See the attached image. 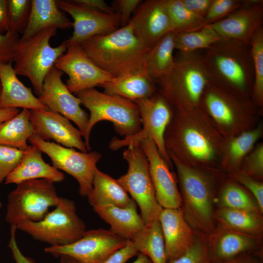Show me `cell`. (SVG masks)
I'll use <instances>...</instances> for the list:
<instances>
[{
  "label": "cell",
  "mask_w": 263,
  "mask_h": 263,
  "mask_svg": "<svg viewBox=\"0 0 263 263\" xmlns=\"http://www.w3.org/2000/svg\"><path fill=\"white\" fill-rule=\"evenodd\" d=\"M210 80L203 64L201 51L179 53L169 73L157 83L159 92L173 109L200 107Z\"/></svg>",
  "instance_id": "cell-4"
},
{
  "label": "cell",
  "mask_w": 263,
  "mask_h": 263,
  "mask_svg": "<svg viewBox=\"0 0 263 263\" xmlns=\"http://www.w3.org/2000/svg\"><path fill=\"white\" fill-rule=\"evenodd\" d=\"M79 45L97 66L114 77L145 69L151 50L135 37L130 23L110 34L88 38Z\"/></svg>",
  "instance_id": "cell-2"
},
{
  "label": "cell",
  "mask_w": 263,
  "mask_h": 263,
  "mask_svg": "<svg viewBox=\"0 0 263 263\" xmlns=\"http://www.w3.org/2000/svg\"><path fill=\"white\" fill-rule=\"evenodd\" d=\"M236 180L241 183L252 194L260 210L263 212V184L255 179L247 175L244 172H236L234 174Z\"/></svg>",
  "instance_id": "cell-45"
},
{
  "label": "cell",
  "mask_w": 263,
  "mask_h": 263,
  "mask_svg": "<svg viewBox=\"0 0 263 263\" xmlns=\"http://www.w3.org/2000/svg\"><path fill=\"white\" fill-rule=\"evenodd\" d=\"M10 30L23 33L31 7L30 0H7Z\"/></svg>",
  "instance_id": "cell-39"
},
{
  "label": "cell",
  "mask_w": 263,
  "mask_h": 263,
  "mask_svg": "<svg viewBox=\"0 0 263 263\" xmlns=\"http://www.w3.org/2000/svg\"><path fill=\"white\" fill-rule=\"evenodd\" d=\"M1 206H2V204H1V203L0 202V207H1Z\"/></svg>",
  "instance_id": "cell-57"
},
{
  "label": "cell",
  "mask_w": 263,
  "mask_h": 263,
  "mask_svg": "<svg viewBox=\"0 0 263 263\" xmlns=\"http://www.w3.org/2000/svg\"><path fill=\"white\" fill-rule=\"evenodd\" d=\"M17 229L16 226H11L10 238L8 244L16 263H36L33 259L24 255L19 248L16 239Z\"/></svg>",
  "instance_id": "cell-48"
},
{
  "label": "cell",
  "mask_w": 263,
  "mask_h": 263,
  "mask_svg": "<svg viewBox=\"0 0 263 263\" xmlns=\"http://www.w3.org/2000/svg\"><path fill=\"white\" fill-rule=\"evenodd\" d=\"M73 22L58 6L56 0H31L29 16L20 39L31 38L51 27L60 29L73 27Z\"/></svg>",
  "instance_id": "cell-25"
},
{
  "label": "cell",
  "mask_w": 263,
  "mask_h": 263,
  "mask_svg": "<svg viewBox=\"0 0 263 263\" xmlns=\"http://www.w3.org/2000/svg\"><path fill=\"white\" fill-rule=\"evenodd\" d=\"M34 239L50 244L65 245L80 238L86 231L73 201L60 197L59 203L40 221H25L17 226Z\"/></svg>",
  "instance_id": "cell-8"
},
{
  "label": "cell",
  "mask_w": 263,
  "mask_h": 263,
  "mask_svg": "<svg viewBox=\"0 0 263 263\" xmlns=\"http://www.w3.org/2000/svg\"><path fill=\"white\" fill-rule=\"evenodd\" d=\"M123 156L128 164V169L117 180L139 206L145 225H150L158 220L163 208L156 199L148 159L140 143L128 146Z\"/></svg>",
  "instance_id": "cell-10"
},
{
  "label": "cell",
  "mask_w": 263,
  "mask_h": 263,
  "mask_svg": "<svg viewBox=\"0 0 263 263\" xmlns=\"http://www.w3.org/2000/svg\"><path fill=\"white\" fill-rule=\"evenodd\" d=\"M129 23L135 37L150 49L172 31L166 0L142 1Z\"/></svg>",
  "instance_id": "cell-18"
},
{
  "label": "cell",
  "mask_w": 263,
  "mask_h": 263,
  "mask_svg": "<svg viewBox=\"0 0 263 263\" xmlns=\"http://www.w3.org/2000/svg\"><path fill=\"white\" fill-rule=\"evenodd\" d=\"M57 30L48 28L28 38H19L16 50L14 69L17 75L29 79L38 96L41 93L46 75L69 45L66 39L58 46H51L50 39L56 35Z\"/></svg>",
  "instance_id": "cell-6"
},
{
  "label": "cell",
  "mask_w": 263,
  "mask_h": 263,
  "mask_svg": "<svg viewBox=\"0 0 263 263\" xmlns=\"http://www.w3.org/2000/svg\"><path fill=\"white\" fill-rule=\"evenodd\" d=\"M255 104L250 98L225 90L210 81L202 97L200 107L222 127H234L238 119L253 113Z\"/></svg>",
  "instance_id": "cell-15"
},
{
  "label": "cell",
  "mask_w": 263,
  "mask_h": 263,
  "mask_svg": "<svg viewBox=\"0 0 263 263\" xmlns=\"http://www.w3.org/2000/svg\"><path fill=\"white\" fill-rule=\"evenodd\" d=\"M261 128L245 131L232 139L228 143L225 161L231 167L240 164L252 149L261 135Z\"/></svg>",
  "instance_id": "cell-37"
},
{
  "label": "cell",
  "mask_w": 263,
  "mask_h": 263,
  "mask_svg": "<svg viewBox=\"0 0 263 263\" xmlns=\"http://www.w3.org/2000/svg\"><path fill=\"white\" fill-rule=\"evenodd\" d=\"M250 44L254 70L252 100L255 105L262 107L263 104V27L254 34Z\"/></svg>",
  "instance_id": "cell-36"
},
{
  "label": "cell",
  "mask_w": 263,
  "mask_h": 263,
  "mask_svg": "<svg viewBox=\"0 0 263 263\" xmlns=\"http://www.w3.org/2000/svg\"><path fill=\"white\" fill-rule=\"evenodd\" d=\"M214 217L225 228L256 236L263 231L260 212L220 207L215 212Z\"/></svg>",
  "instance_id": "cell-30"
},
{
  "label": "cell",
  "mask_w": 263,
  "mask_h": 263,
  "mask_svg": "<svg viewBox=\"0 0 263 263\" xmlns=\"http://www.w3.org/2000/svg\"><path fill=\"white\" fill-rule=\"evenodd\" d=\"M212 261L208 242L195 237L192 245L182 255L168 263H210Z\"/></svg>",
  "instance_id": "cell-40"
},
{
  "label": "cell",
  "mask_w": 263,
  "mask_h": 263,
  "mask_svg": "<svg viewBox=\"0 0 263 263\" xmlns=\"http://www.w3.org/2000/svg\"><path fill=\"white\" fill-rule=\"evenodd\" d=\"M185 6L193 13L205 18L212 0H182Z\"/></svg>",
  "instance_id": "cell-49"
},
{
  "label": "cell",
  "mask_w": 263,
  "mask_h": 263,
  "mask_svg": "<svg viewBox=\"0 0 263 263\" xmlns=\"http://www.w3.org/2000/svg\"><path fill=\"white\" fill-rule=\"evenodd\" d=\"M59 8L73 18L74 31L69 43L80 44L92 37L110 34L118 29L120 17L78 4L71 0H56Z\"/></svg>",
  "instance_id": "cell-16"
},
{
  "label": "cell",
  "mask_w": 263,
  "mask_h": 263,
  "mask_svg": "<svg viewBox=\"0 0 263 263\" xmlns=\"http://www.w3.org/2000/svg\"><path fill=\"white\" fill-rule=\"evenodd\" d=\"M210 81L218 86L250 98L254 81L250 44L221 39L201 51Z\"/></svg>",
  "instance_id": "cell-1"
},
{
  "label": "cell",
  "mask_w": 263,
  "mask_h": 263,
  "mask_svg": "<svg viewBox=\"0 0 263 263\" xmlns=\"http://www.w3.org/2000/svg\"><path fill=\"white\" fill-rule=\"evenodd\" d=\"M29 120L34 134L42 140H53L62 146L88 151L82 132L61 114L49 110H31Z\"/></svg>",
  "instance_id": "cell-20"
},
{
  "label": "cell",
  "mask_w": 263,
  "mask_h": 263,
  "mask_svg": "<svg viewBox=\"0 0 263 263\" xmlns=\"http://www.w3.org/2000/svg\"><path fill=\"white\" fill-rule=\"evenodd\" d=\"M244 172L254 178H261L263 175V145L261 144L245 159Z\"/></svg>",
  "instance_id": "cell-44"
},
{
  "label": "cell",
  "mask_w": 263,
  "mask_h": 263,
  "mask_svg": "<svg viewBox=\"0 0 263 263\" xmlns=\"http://www.w3.org/2000/svg\"><path fill=\"white\" fill-rule=\"evenodd\" d=\"M169 158L176 168L185 219L191 226L210 234L214 230V211L209 181L193 167L172 155Z\"/></svg>",
  "instance_id": "cell-7"
},
{
  "label": "cell",
  "mask_w": 263,
  "mask_h": 263,
  "mask_svg": "<svg viewBox=\"0 0 263 263\" xmlns=\"http://www.w3.org/2000/svg\"><path fill=\"white\" fill-rule=\"evenodd\" d=\"M155 82L145 69L113 77L100 87L104 93L134 101L147 98L156 93Z\"/></svg>",
  "instance_id": "cell-27"
},
{
  "label": "cell",
  "mask_w": 263,
  "mask_h": 263,
  "mask_svg": "<svg viewBox=\"0 0 263 263\" xmlns=\"http://www.w3.org/2000/svg\"><path fill=\"white\" fill-rule=\"evenodd\" d=\"M172 31L174 33L199 30L206 24L205 18L188 9L182 0H166Z\"/></svg>",
  "instance_id": "cell-35"
},
{
  "label": "cell",
  "mask_w": 263,
  "mask_h": 263,
  "mask_svg": "<svg viewBox=\"0 0 263 263\" xmlns=\"http://www.w3.org/2000/svg\"><path fill=\"white\" fill-rule=\"evenodd\" d=\"M60 257L59 263H77L74 259L68 256H61Z\"/></svg>",
  "instance_id": "cell-55"
},
{
  "label": "cell",
  "mask_w": 263,
  "mask_h": 263,
  "mask_svg": "<svg viewBox=\"0 0 263 263\" xmlns=\"http://www.w3.org/2000/svg\"><path fill=\"white\" fill-rule=\"evenodd\" d=\"M10 30L7 0H0V34Z\"/></svg>",
  "instance_id": "cell-51"
},
{
  "label": "cell",
  "mask_w": 263,
  "mask_h": 263,
  "mask_svg": "<svg viewBox=\"0 0 263 263\" xmlns=\"http://www.w3.org/2000/svg\"><path fill=\"white\" fill-rule=\"evenodd\" d=\"M0 80L1 93L0 108H19L49 110L35 96L32 89L19 80L12 62L0 63Z\"/></svg>",
  "instance_id": "cell-23"
},
{
  "label": "cell",
  "mask_w": 263,
  "mask_h": 263,
  "mask_svg": "<svg viewBox=\"0 0 263 263\" xmlns=\"http://www.w3.org/2000/svg\"><path fill=\"white\" fill-rule=\"evenodd\" d=\"M137 106L142 122L141 130L136 134L123 139L113 138L110 148L116 150L124 146L138 144L147 138L155 144L162 157L170 167L171 160L166 150L164 135L173 113V109L159 92L153 95L133 101Z\"/></svg>",
  "instance_id": "cell-11"
},
{
  "label": "cell",
  "mask_w": 263,
  "mask_h": 263,
  "mask_svg": "<svg viewBox=\"0 0 263 263\" xmlns=\"http://www.w3.org/2000/svg\"><path fill=\"white\" fill-rule=\"evenodd\" d=\"M63 74L54 66L44 79L42 92L38 98L49 111L73 121L82 135L87 128L89 116L81 108L79 99L70 92L63 82Z\"/></svg>",
  "instance_id": "cell-17"
},
{
  "label": "cell",
  "mask_w": 263,
  "mask_h": 263,
  "mask_svg": "<svg viewBox=\"0 0 263 263\" xmlns=\"http://www.w3.org/2000/svg\"><path fill=\"white\" fill-rule=\"evenodd\" d=\"M41 151L29 145L19 165L5 179V184H19L23 181L45 179L54 183L62 181L65 176L60 170L46 163Z\"/></svg>",
  "instance_id": "cell-26"
},
{
  "label": "cell",
  "mask_w": 263,
  "mask_h": 263,
  "mask_svg": "<svg viewBox=\"0 0 263 263\" xmlns=\"http://www.w3.org/2000/svg\"><path fill=\"white\" fill-rule=\"evenodd\" d=\"M19 112V108H0V123L12 118Z\"/></svg>",
  "instance_id": "cell-53"
},
{
  "label": "cell",
  "mask_w": 263,
  "mask_h": 263,
  "mask_svg": "<svg viewBox=\"0 0 263 263\" xmlns=\"http://www.w3.org/2000/svg\"><path fill=\"white\" fill-rule=\"evenodd\" d=\"M222 39L209 24L193 31L175 33V49L189 53L207 49Z\"/></svg>",
  "instance_id": "cell-34"
},
{
  "label": "cell",
  "mask_w": 263,
  "mask_h": 263,
  "mask_svg": "<svg viewBox=\"0 0 263 263\" xmlns=\"http://www.w3.org/2000/svg\"><path fill=\"white\" fill-rule=\"evenodd\" d=\"M1 84L0 80V96H1Z\"/></svg>",
  "instance_id": "cell-56"
},
{
  "label": "cell",
  "mask_w": 263,
  "mask_h": 263,
  "mask_svg": "<svg viewBox=\"0 0 263 263\" xmlns=\"http://www.w3.org/2000/svg\"><path fill=\"white\" fill-rule=\"evenodd\" d=\"M131 241L138 252L147 256L151 263H168L164 236L158 220L146 225Z\"/></svg>",
  "instance_id": "cell-32"
},
{
  "label": "cell",
  "mask_w": 263,
  "mask_h": 263,
  "mask_svg": "<svg viewBox=\"0 0 263 263\" xmlns=\"http://www.w3.org/2000/svg\"><path fill=\"white\" fill-rule=\"evenodd\" d=\"M54 66L68 75L66 85L74 94L100 87L114 77L97 66L77 43H69L66 51Z\"/></svg>",
  "instance_id": "cell-14"
},
{
  "label": "cell",
  "mask_w": 263,
  "mask_h": 263,
  "mask_svg": "<svg viewBox=\"0 0 263 263\" xmlns=\"http://www.w3.org/2000/svg\"><path fill=\"white\" fill-rule=\"evenodd\" d=\"M72 2L85 6L96 10L107 13H114L116 12L113 6H109L103 0H71Z\"/></svg>",
  "instance_id": "cell-50"
},
{
  "label": "cell",
  "mask_w": 263,
  "mask_h": 263,
  "mask_svg": "<svg viewBox=\"0 0 263 263\" xmlns=\"http://www.w3.org/2000/svg\"><path fill=\"white\" fill-rule=\"evenodd\" d=\"M87 197L93 207L107 206L124 207L133 201L117 180L97 168L92 188Z\"/></svg>",
  "instance_id": "cell-29"
},
{
  "label": "cell",
  "mask_w": 263,
  "mask_h": 263,
  "mask_svg": "<svg viewBox=\"0 0 263 263\" xmlns=\"http://www.w3.org/2000/svg\"><path fill=\"white\" fill-rule=\"evenodd\" d=\"M208 244L212 261L233 258L256 249L258 236L245 234L221 227L210 233Z\"/></svg>",
  "instance_id": "cell-24"
},
{
  "label": "cell",
  "mask_w": 263,
  "mask_h": 263,
  "mask_svg": "<svg viewBox=\"0 0 263 263\" xmlns=\"http://www.w3.org/2000/svg\"><path fill=\"white\" fill-rule=\"evenodd\" d=\"M243 0H212L205 17L206 24H211L225 18L241 7Z\"/></svg>",
  "instance_id": "cell-42"
},
{
  "label": "cell",
  "mask_w": 263,
  "mask_h": 263,
  "mask_svg": "<svg viewBox=\"0 0 263 263\" xmlns=\"http://www.w3.org/2000/svg\"><path fill=\"white\" fill-rule=\"evenodd\" d=\"M142 0H117L113 2V8L118 11V13L120 17V25L122 27L127 25L131 19L132 13H134Z\"/></svg>",
  "instance_id": "cell-46"
},
{
  "label": "cell",
  "mask_w": 263,
  "mask_h": 263,
  "mask_svg": "<svg viewBox=\"0 0 263 263\" xmlns=\"http://www.w3.org/2000/svg\"><path fill=\"white\" fill-rule=\"evenodd\" d=\"M25 150L0 145V184L20 163Z\"/></svg>",
  "instance_id": "cell-41"
},
{
  "label": "cell",
  "mask_w": 263,
  "mask_h": 263,
  "mask_svg": "<svg viewBox=\"0 0 263 263\" xmlns=\"http://www.w3.org/2000/svg\"><path fill=\"white\" fill-rule=\"evenodd\" d=\"M54 183L47 179H39L18 184L8 195L6 222L17 227L26 221L41 220L49 208L56 207L59 202Z\"/></svg>",
  "instance_id": "cell-9"
},
{
  "label": "cell",
  "mask_w": 263,
  "mask_h": 263,
  "mask_svg": "<svg viewBox=\"0 0 263 263\" xmlns=\"http://www.w3.org/2000/svg\"><path fill=\"white\" fill-rule=\"evenodd\" d=\"M127 240L111 230H86L77 241L65 245L50 246L44 251L56 257L66 256L77 263H102L124 246Z\"/></svg>",
  "instance_id": "cell-13"
},
{
  "label": "cell",
  "mask_w": 263,
  "mask_h": 263,
  "mask_svg": "<svg viewBox=\"0 0 263 263\" xmlns=\"http://www.w3.org/2000/svg\"><path fill=\"white\" fill-rule=\"evenodd\" d=\"M195 108L173 110L164 135L169 157L172 155L189 166L210 164L218 154L214 136L194 120Z\"/></svg>",
  "instance_id": "cell-3"
},
{
  "label": "cell",
  "mask_w": 263,
  "mask_h": 263,
  "mask_svg": "<svg viewBox=\"0 0 263 263\" xmlns=\"http://www.w3.org/2000/svg\"><path fill=\"white\" fill-rule=\"evenodd\" d=\"M168 262L182 255L195 239L191 226L180 208H163L158 217Z\"/></svg>",
  "instance_id": "cell-22"
},
{
  "label": "cell",
  "mask_w": 263,
  "mask_h": 263,
  "mask_svg": "<svg viewBox=\"0 0 263 263\" xmlns=\"http://www.w3.org/2000/svg\"><path fill=\"white\" fill-rule=\"evenodd\" d=\"M28 141L50 158L53 166L64 171L76 180L81 196L88 195L93 187L96 164L101 157L99 152L76 151L54 142L45 141L34 134Z\"/></svg>",
  "instance_id": "cell-12"
},
{
  "label": "cell",
  "mask_w": 263,
  "mask_h": 263,
  "mask_svg": "<svg viewBox=\"0 0 263 263\" xmlns=\"http://www.w3.org/2000/svg\"><path fill=\"white\" fill-rule=\"evenodd\" d=\"M174 32H169L150 50L146 61V70L155 82L167 75L174 65Z\"/></svg>",
  "instance_id": "cell-31"
},
{
  "label": "cell",
  "mask_w": 263,
  "mask_h": 263,
  "mask_svg": "<svg viewBox=\"0 0 263 263\" xmlns=\"http://www.w3.org/2000/svg\"><path fill=\"white\" fill-rule=\"evenodd\" d=\"M210 263H261V262L250 254L244 253L228 260L212 261Z\"/></svg>",
  "instance_id": "cell-52"
},
{
  "label": "cell",
  "mask_w": 263,
  "mask_h": 263,
  "mask_svg": "<svg viewBox=\"0 0 263 263\" xmlns=\"http://www.w3.org/2000/svg\"><path fill=\"white\" fill-rule=\"evenodd\" d=\"M30 110L23 109L12 118L0 123V145L26 150L27 141L34 134Z\"/></svg>",
  "instance_id": "cell-33"
},
{
  "label": "cell",
  "mask_w": 263,
  "mask_h": 263,
  "mask_svg": "<svg viewBox=\"0 0 263 263\" xmlns=\"http://www.w3.org/2000/svg\"><path fill=\"white\" fill-rule=\"evenodd\" d=\"M221 207L242 209L262 213L255 201L241 187L233 183L226 184L219 198Z\"/></svg>",
  "instance_id": "cell-38"
},
{
  "label": "cell",
  "mask_w": 263,
  "mask_h": 263,
  "mask_svg": "<svg viewBox=\"0 0 263 263\" xmlns=\"http://www.w3.org/2000/svg\"><path fill=\"white\" fill-rule=\"evenodd\" d=\"M263 0H243V4L225 18L209 24L222 39L250 44L252 37L263 27Z\"/></svg>",
  "instance_id": "cell-19"
},
{
  "label": "cell",
  "mask_w": 263,
  "mask_h": 263,
  "mask_svg": "<svg viewBox=\"0 0 263 263\" xmlns=\"http://www.w3.org/2000/svg\"><path fill=\"white\" fill-rule=\"evenodd\" d=\"M94 211L108 223L111 230L116 235L131 240L146 225L137 210V205L133 200L124 207L113 206L93 207Z\"/></svg>",
  "instance_id": "cell-28"
},
{
  "label": "cell",
  "mask_w": 263,
  "mask_h": 263,
  "mask_svg": "<svg viewBox=\"0 0 263 263\" xmlns=\"http://www.w3.org/2000/svg\"><path fill=\"white\" fill-rule=\"evenodd\" d=\"M149 163V172L157 201L163 208H180L182 197L174 174L162 157L153 141L146 138L140 142Z\"/></svg>",
  "instance_id": "cell-21"
},
{
  "label": "cell",
  "mask_w": 263,
  "mask_h": 263,
  "mask_svg": "<svg viewBox=\"0 0 263 263\" xmlns=\"http://www.w3.org/2000/svg\"><path fill=\"white\" fill-rule=\"evenodd\" d=\"M132 263H151V262L147 256L138 253L136 259Z\"/></svg>",
  "instance_id": "cell-54"
},
{
  "label": "cell",
  "mask_w": 263,
  "mask_h": 263,
  "mask_svg": "<svg viewBox=\"0 0 263 263\" xmlns=\"http://www.w3.org/2000/svg\"><path fill=\"white\" fill-rule=\"evenodd\" d=\"M81 104L90 111L87 128L82 133L88 151L91 150L90 136L95 124L103 120L111 121L115 131L121 136H130L142 129L137 105L125 98L100 92L94 88L75 94Z\"/></svg>",
  "instance_id": "cell-5"
},
{
  "label": "cell",
  "mask_w": 263,
  "mask_h": 263,
  "mask_svg": "<svg viewBox=\"0 0 263 263\" xmlns=\"http://www.w3.org/2000/svg\"><path fill=\"white\" fill-rule=\"evenodd\" d=\"M19 38V34L11 30L0 34V63L13 62Z\"/></svg>",
  "instance_id": "cell-43"
},
{
  "label": "cell",
  "mask_w": 263,
  "mask_h": 263,
  "mask_svg": "<svg viewBox=\"0 0 263 263\" xmlns=\"http://www.w3.org/2000/svg\"><path fill=\"white\" fill-rule=\"evenodd\" d=\"M138 253L132 241L128 240L124 246L115 251L102 263H125Z\"/></svg>",
  "instance_id": "cell-47"
}]
</instances>
